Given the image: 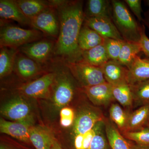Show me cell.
Masks as SVG:
<instances>
[{
    "instance_id": "6da1fadb",
    "label": "cell",
    "mask_w": 149,
    "mask_h": 149,
    "mask_svg": "<svg viewBox=\"0 0 149 149\" xmlns=\"http://www.w3.org/2000/svg\"><path fill=\"white\" fill-rule=\"evenodd\" d=\"M57 11L59 33L53 54L64 63L82 61V51L78 45V37L85 20L83 1H50Z\"/></svg>"
},
{
    "instance_id": "7a4b0ae2",
    "label": "cell",
    "mask_w": 149,
    "mask_h": 149,
    "mask_svg": "<svg viewBox=\"0 0 149 149\" xmlns=\"http://www.w3.org/2000/svg\"><path fill=\"white\" fill-rule=\"evenodd\" d=\"M111 19L123 39L128 42H139L142 27L138 24L124 3L112 0Z\"/></svg>"
},
{
    "instance_id": "3957f363",
    "label": "cell",
    "mask_w": 149,
    "mask_h": 149,
    "mask_svg": "<svg viewBox=\"0 0 149 149\" xmlns=\"http://www.w3.org/2000/svg\"><path fill=\"white\" fill-rule=\"evenodd\" d=\"M42 32L37 29H26L12 24H2L0 31V48L19 49L21 46L38 41Z\"/></svg>"
},
{
    "instance_id": "277c9868",
    "label": "cell",
    "mask_w": 149,
    "mask_h": 149,
    "mask_svg": "<svg viewBox=\"0 0 149 149\" xmlns=\"http://www.w3.org/2000/svg\"><path fill=\"white\" fill-rule=\"evenodd\" d=\"M62 63V68L57 70L53 85H54L53 101L56 107L63 108L71 101L74 96V85L68 72V68Z\"/></svg>"
},
{
    "instance_id": "5b68a950",
    "label": "cell",
    "mask_w": 149,
    "mask_h": 149,
    "mask_svg": "<svg viewBox=\"0 0 149 149\" xmlns=\"http://www.w3.org/2000/svg\"><path fill=\"white\" fill-rule=\"evenodd\" d=\"M64 63L83 84L84 88L107 82L101 67L91 65L83 61Z\"/></svg>"
},
{
    "instance_id": "8992f818",
    "label": "cell",
    "mask_w": 149,
    "mask_h": 149,
    "mask_svg": "<svg viewBox=\"0 0 149 149\" xmlns=\"http://www.w3.org/2000/svg\"><path fill=\"white\" fill-rule=\"evenodd\" d=\"M56 9L50 7L30 19L31 26L48 36L57 39L60 23Z\"/></svg>"
},
{
    "instance_id": "52a82bcc",
    "label": "cell",
    "mask_w": 149,
    "mask_h": 149,
    "mask_svg": "<svg viewBox=\"0 0 149 149\" xmlns=\"http://www.w3.org/2000/svg\"><path fill=\"white\" fill-rule=\"evenodd\" d=\"M3 116L15 122L26 123L32 125L33 118L29 105L21 98L11 100L1 109Z\"/></svg>"
},
{
    "instance_id": "ba28073f",
    "label": "cell",
    "mask_w": 149,
    "mask_h": 149,
    "mask_svg": "<svg viewBox=\"0 0 149 149\" xmlns=\"http://www.w3.org/2000/svg\"><path fill=\"white\" fill-rule=\"evenodd\" d=\"M55 44L50 40H38L21 46L19 52L41 65L45 64L53 53Z\"/></svg>"
},
{
    "instance_id": "9c48e42d",
    "label": "cell",
    "mask_w": 149,
    "mask_h": 149,
    "mask_svg": "<svg viewBox=\"0 0 149 149\" xmlns=\"http://www.w3.org/2000/svg\"><path fill=\"white\" fill-rule=\"evenodd\" d=\"M55 77L54 72H49L42 77L22 85L18 88L24 95L33 98H42L48 95Z\"/></svg>"
},
{
    "instance_id": "30bf717a",
    "label": "cell",
    "mask_w": 149,
    "mask_h": 149,
    "mask_svg": "<svg viewBox=\"0 0 149 149\" xmlns=\"http://www.w3.org/2000/svg\"><path fill=\"white\" fill-rule=\"evenodd\" d=\"M84 24L105 39L125 41L111 19L104 17H85Z\"/></svg>"
},
{
    "instance_id": "8fae6325",
    "label": "cell",
    "mask_w": 149,
    "mask_h": 149,
    "mask_svg": "<svg viewBox=\"0 0 149 149\" xmlns=\"http://www.w3.org/2000/svg\"><path fill=\"white\" fill-rule=\"evenodd\" d=\"M104 119L102 113L92 110L81 112L74 121L72 133L74 136L91 130L99 121Z\"/></svg>"
},
{
    "instance_id": "7c38bea8",
    "label": "cell",
    "mask_w": 149,
    "mask_h": 149,
    "mask_svg": "<svg viewBox=\"0 0 149 149\" xmlns=\"http://www.w3.org/2000/svg\"><path fill=\"white\" fill-rule=\"evenodd\" d=\"M107 82L112 85L128 83V68L118 61L109 60L101 67Z\"/></svg>"
},
{
    "instance_id": "4fadbf2b",
    "label": "cell",
    "mask_w": 149,
    "mask_h": 149,
    "mask_svg": "<svg viewBox=\"0 0 149 149\" xmlns=\"http://www.w3.org/2000/svg\"><path fill=\"white\" fill-rule=\"evenodd\" d=\"M13 70L24 79L35 77L43 71L42 65L20 52L17 54Z\"/></svg>"
},
{
    "instance_id": "5bb4252c",
    "label": "cell",
    "mask_w": 149,
    "mask_h": 149,
    "mask_svg": "<svg viewBox=\"0 0 149 149\" xmlns=\"http://www.w3.org/2000/svg\"><path fill=\"white\" fill-rule=\"evenodd\" d=\"M113 85L107 82L84 88V92L89 99L96 105L105 106L114 100L112 93Z\"/></svg>"
},
{
    "instance_id": "9a60e30c",
    "label": "cell",
    "mask_w": 149,
    "mask_h": 149,
    "mask_svg": "<svg viewBox=\"0 0 149 149\" xmlns=\"http://www.w3.org/2000/svg\"><path fill=\"white\" fill-rule=\"evenodd\" d=\"M32 126L26 123L10 122L2 118L0 120L1 133L26 143L30 142V129Z\"/></svg>"
},
{
    "instance_id": "2e32d148",
    "label": "cell",
    "mask_w": 149,
    "mask_h": 149,
    "mask_svg": "<svg viewBox=\"0 0 149 149\" xmlns=\"http://www.w3.org/2000/svg\"><path fill=\"white\" fill-rule=\"evenodd\" d=\"M0 17L1 19L14 20L22 25L31 26L30 19L24 15L15 1H0Z\"/></svg>"
},
{
    "instance_id": "e0dca14e",
    "label": "cell",
    "mask_w": 149,
    "mask_h": 149,
    "mask_svg": "<svg viewBox=\"0 0 149 149\" xmlns=\"http://www.w3.org/2000/svg\"><path fill=\"white\" fill-rule=\"evenodd\" d=\"M128 69V82L134 85L149 79V61L137 56Z\"/></svg>"
},
{
    "instance_id": "ac0fdd59",
    "label": "cell",
    "mask_w": 149,
    "mask_h": 149,
    "mask_svg": "<svg viewBox=\"0 0 149 149\" xmlns=\"http://www.w3.org/2000/svg\"><path fill=\"white\" fill-rule=\"evenodd\" d=\"M111 1L89 0L87 2L84 13L85 17H104L111 19Z\"/></svg>"
},
{
    "instance_id": "d6986e66",
    "label": "cell",
    "mask_w": 149,
    "mask_h": 149,
    "mask_svg": "<svg viewBox=\"0 0 149 149\" xmlns=\"http://www.w3.org/2000/svg\"><path fill=\"white\" fill-rule=\"evenodd\" d=\"M105 38L83 23L78 37V45L81 51L88 50L103 44Z\"/></svg>"
},
{
    "instance_id": "ffe728a7",
    "label": "cell",
    "mask_w": 149,
    "mask_h": 149,
    "mask_svg": "<svg viewBox=\"0 0 149 149\" xmlns=\"http://www.w3.org/2000/svg\"><path fill=\"white\" fill-rule=\"evenodd\" d=\"M149 120V104L140 107L128 115L125 132L141 129L147 125Z\"/></svg>"
},
{
    "instance_id": "44dd1931",
    "label": "cell",
    "mask_w": 149,
    "mask_h": 149,
    "mask_svg": "<svg viewBox=\"0 0 149 149\" xmlns=\"http://www.w3.org/2000/svg\"><path fill=\"white\" fill-rule=\"evenodd\" d=\"M15 3L24 15L29 19L52 7L49 1L42 0H16Z\"/></svg>"
},
{
    "instance_id": "7402d4cb",
    "label": "cell",
    "mask_w": 149,
    "mask_h": 149,
    "mask_svg": "<svg viewBox=\"0 0 149 149\" xmlns=\"http://www.w3.org/2000/svg\"><path fill=\"white\" fill-rule=\"evenodd\" d=\"M82 61L94 66L101 67L110 60L104 44L82 52Z\"/></svg>"
},
{
    "instance_id": "603a6c76",
    "label": "cell",
    "mask_w": 149,
    "mask_h": 149,
    "mask_svg": "<svg viewBox=\"0 0 149 149\" xmlns=\"http://www.w3.org/2000/svg\"><path fill=\"white\" fill-rule=\"evenodd\" d=\"M106 134L111 149H132L131 143L109 120H105Z\"/></svg>"
},
{
    "instance_id": "cb8c5ba5",
    "label": "cell",
    "mask_w": 149,
    "mask_h": 149,
    "mask_svg": "<svg viewBox=\"0 0 149 149\" xmlns=\"http://www.w3.org/2000/svg\"><path fill=\"white\" fill-rule=\"evenodd\" d=\"M19 49L1 48L0 50V77L9 75L13 70L15 62Z\"/></svg>"
},
{
    "instance_id": "d4e9b609",
    "label": "cell",
    "mask_w": 149,
    "mask_h": 149,
    "mask_svg": "<svg viewBox=\"0 0 149 149\" xmlns=\"http://www.w3.org/2000/svg\"><path fill=\"white\" fill-rule=\"evenodd\" d=\"M141 52L142 49L140 43L125 41L118 61L123 66L128 68Z\"/></svg>"
},
{
    "instance_id": "484cf974",
    "label": "cell",
    "mask_w": 149,
    "mask_h": 149,
    "mask_svg": "<svg viewBox=\"0 0 149 149\" xmlns=\"http://www.w3.org/2000/svg\"><path fill=\"white\" fill-rule=\"evenodd\" d=\"M30 141L36 149H51L54 140L43 128L32 126L30 129Z\"/></svg>"
},
{
    "instance_id": "4316f807",
    "label": "cell",
    "mask_w": 149,
    "mask_h": 149,
    "mask_svg": "<svg viewBox=\"0 0 149 149\" xmlns=\"http://www.w3.org/2000/svg\"><path fill=\"white\" fill-rule=\"evenodd\" d=\"M112 93L114 100L125 108H130L133 103V94L128 83L113 85Z\"/></svg>"
},
{
    "instance_id": "83f0119b",
    "label": "cell",
    "mask_w": 149,
    "mask_h": 149,
    "mask_svg": "<svg viewBox=\"0 0 149 149\" xmlns=\"http://www.w3.org/2000/svg\"><path fill=\"white\" fill-rule=\"evenodd\" d=\"M130 85L133 102L136 105L141 107L149 104V79Z\"/></svg>"
},
{
    "instance_id": "f1b7e54d",
    "label": "cell",
    "mask_w": 149,
    "mask_h": 149,
    "mask_svg": "<svg viewBox=\"0 0 149 149\" xmlns=\"http://www.w3.org/2000/svg\"><path fill=\"white\" fill-rule=\"evenodd\" d=\"M105 119L99 121L91 130L83 134L74 136V146L75 149H88L93 138L99 130L105 125Z\"/></svg>"
},
{
    "instance_id": "f546056e",
    "label": "cell",
    "mask_w": 149,
    "mask_h": 149,
    "mask_svg": "<svg viewBox=\"0 0 149 149\" xmlns=\"http://www.w3.org/2000/svg\"><path fill=\"white\" fill-rule=\"evenodd\" d=\"M111 119L123 133L125 132L128 115L117 104H112L109 109Z\"/></svg>"
},
{
    "instance_id": "4dcf8cb0",
    "label": "cell",
    "mask_w": 149,
    "mask_h": 149,
    "mask_svg": "<svg viewBox=\"0 0 149 149\" xmlns=\"http://www.w3.org/2000/svg\"><path fill=\"white\" fill-rule=\"evenodd\" d=\"M123 136L139 146L149 149V127L148 126L134 131L123 132Z\"/></svg>"
},
{
    "instance_id": "1f68e13d",
    "label": "cell",
    "mask_w": 149,
    "mask_h": 149,
    "mask_svg": "<svg viewBox=\"0 0 149 149\" xmlns=\"http://www.w3.org/2000/svg\"><path fill=\"white\" fill-rule=\"evenodd\" d=\"M124 42L123 40L105 38L104 45L110 60L118 61Z\"/></svg>"
},
{
    "instance_id": "d6a6232c",
    "label": "cell",
    "mask_w": 149,
    "mask_h": 149,
    "mask_svg": "<svg viewBox=\"0 0 149 149\" xmlns=\"http://www.w3.org/2000/svg\"><path fill=\"white\" fill-rule=\"evenodd\" d=\"M60 124L61 126L68 128L73 124L74 121V113L72 109L69 107H63L61 110Z\"/></svg>"
},
{
    "instance_id": "836d02e7",
    "label": "cell",
    "mask_w": 149,
    "mask_h": 149,
    "mask_svg": "<svg viewBox=\"0 0 149 149\" xmlns=\"http://www.w3.org/2000/svg\"><path fill=\"white\" fill-rule=\"evenodd\" d=\"M130 8L134 15L139 21L143 20L142 16V8L141 0H125L124 1Z\"/></svg>"
},
{
    "instance_id": "e575fe53",
    "label": "cell",
    "mask_w": 149,
    "mask_h": 149,
    "mask_svg": "<svg viewBox=\"0 0 149 149\" xmlns=\"http://www.w3.org/2000/svg\"><path fill=\"white\" fill-rule=\"evenodd\" d=\"M142 52L149 58V38L147 37L145 32V27L142 26L141 32V37L140 42Z\"/></svg>"
},
{
    "instance_id": "d590c367",
    "label": "cell",
    "mask_w": 149,
    "mask_h": 149,
    "mask_svg": "<svg viewBox=\"0 0 149 149\" xmlns=\"http://www.w3.org/2000/svg\"><path fill=\"white\" fill-rule=\"evenodd\" d=\"M63 149L59 145L58 143L56 141H55L54 140L52 146V149Z\"/></svg>"
},
{
    "instance_id": "8d00e7d4",
    "label": "cell",
    "mask_w": 149,
    "mask_h": 149,
    "mask_svg": "<svg viewBox=\"0 0 149 149\" xmlns=\"http://www.w3.org/2000/svg\"><path fill=\"white\" fill-rule=\"evenodd\" d=\"M131 147H132V149H149L147 148H145V147L139 146V145H137L136 144H131Z\"/></svg>"
},
{
    "instance_id": "74e56055",
    "label": "cell",
    "mask_w": 149,
    "mask_h": 149,
    "mask_svg": "<svg viewBox=\"0 0 149 149\" xmlns=\"http://www.w3.org/2000/svg\"><path fill=\"white\" fill-rule=\"evenodd\" d=\"M147 3H148V6L149 8V0H148V1H147ZM147 21L146 22V24H147V26L149 27V9L148 11V17H147Z\"/></svg>"
},
{
    "instance_id": "f35d334b",
    "label": "cell",
    "mask_w": 149,
    "mask_h": 149,
    "mask_svg": "<svg viewBox=\"0 0 149 149\" xmlns=\"http://www.w3.org/2000/svg\"><path fill=\"white\" fill-rule=\"evenodd\" d=\"M146 126H148V127H149V123H148V124H147V125H146Z\"/></svg>"
},
{
    "instance_id": "ab89813d",
    "label": "cell",
    "mask_w": 149,
    "mask_h": 149,
    "mask_svg": "<svg viewBox=\"0 0 149 149\" xmlns=\"http://www.w3.org/2000/svg\"><path fill=\"white\" fill-rule=\"evenodd\" d=\"M1 149H6L4 148H2V147H1Z\"/></svg>"
},
{
    "instance_id": "60d3db41",
    "label": "cell",
    "mask_w": 149,
    "mask_h": 149,
    "mask_svg": "<svg viewBox=\"0 0 149 149\" xmlns=\"http://www.w3.org/2000/svg\"><path fill=\"white\" fill-rule=\"evenodd\" d=\"M148 123H149V121H148Z\"/></svg>"
}]
</instances>
